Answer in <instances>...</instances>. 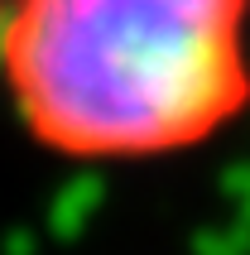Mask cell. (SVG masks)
<instances>
[{
  "label": "cell",
  "instance_id": "obj_1",
  "mask_svg": "<svg viewBox=\"0 0 250 255\" xmlns=\"http://www.w3.org/2000/svg\"><path fill=\"white\" fill-rule=\"evenodd\" d=\"M0 82L58 159L183 154L250 106V0H5Z\"/></svg>",
  "mask_w": 250,
  "mask_h": 255
},
{
  "label": "cell",
  "instance_id": "obj_2",
  "mask_svg": "<svg viewBox=\"0 0 250 255\" xmlns=\"http://www.w3.org/2000/svg\"><path fill=\"white\" fill-rule=\"evenodd\" d=\"M0 24H5V0H0Z\"/></svg>",
  "mask_w": 250,
  "mask_h": 255
}]
</instances>
